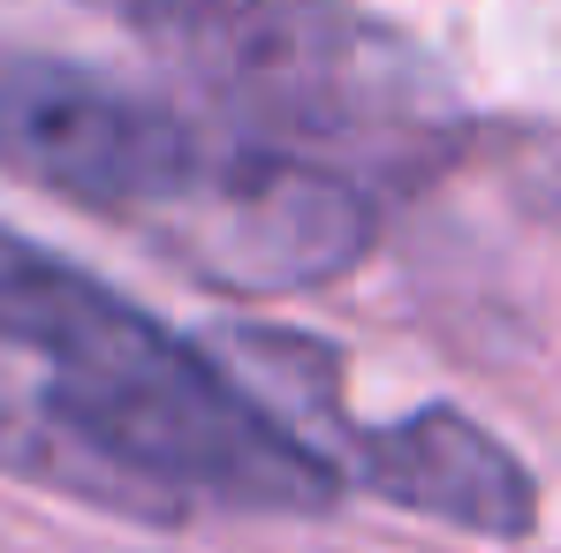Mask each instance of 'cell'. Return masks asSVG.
<instances>
[{
  "label": "cell",
  "instance_id": "1",
  "mask_svg": "<svg viewBox=\"0 0 561 553\" xmlns=\"http://www.w3.org/2000/svg\"><path fill=\"white\" fill-rule=\"evenodd\" d=\"M0 168L77 212L137 228L228 296L342 280L379 243V189L357 168L243 122H205L61 54L0 61Z\"/></svg>",
  "mask_w": 561,
  "mask_h": 553
},
{
  "label": "cell",
  "instance_id": "2",
  "mask_svg": "<svg viewBox=\"0 0 561 553\" xmlns=\"http://www.w3.org/2000/svg\"><path fill=\"white\" fill-rule=\"evenodd\" d=\"M0 349L46 365V417L99 462L145 485L168 523L190 508L236 516H327L342 500L334 462L296 425L228 379L168 319L114 280L69 266L0 220Z\"/></svg>",
  "mask_w": 561,
  "mask_h": 553
},
{
  "label": "cell",
  "instance_id": "3",
  "mask_svg": "<svg viewBox=\"0 0 561 553\" xmlns=\"http://www.w3.org/2000/svg\"><path fill=\"white\" fill-rule=\"evenodd\" d=\"M228 122L357 160L433 152L456 129L440 69L365 0H106Z\"/></svg>",
  "mask_w": 561,
  "mask_h": 553
},
{
  "label": "cell",
  "instance_id": "4",
  "mask_svg": "<svg viewBox=\"0 0 561 553\" xmlns=\"http://www.w3.org/2000/svg\"><path fill=\"white\" fill-rule=\"evenodd\" d=\"M220 349L259 379L251 394L280 425H296L334 462L342 485H365L402 516H433V523L493 539V546H516V539L539 531V477L493 425H478V417L448 410V402L357 425L350 402H342V357L327 342H311V334L228 326Z\"/></svg>",
  "mask_w": 561,
  "mask_h": 553
},
{
  "label": "cell",
  "instance_id": "5",
  "mask_svg": "<svg viewBox=\"0 0 561 553\" xmlns=\"http://www.w3.org/2000/svg\"><path fill=\"white\" fill-rule=\"evenodd\" d=\"M0 477L46 485V493H61V500H84V508H114V516H129V523H168V508H160L145 485H129L114 462H99L77 433H61V425L46 417L38 394H15L8 379H0Z\"/></svg>",
  "mask_w": 561,
  "mask_h": 553
}]
</instances>
